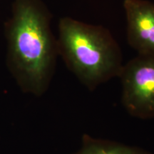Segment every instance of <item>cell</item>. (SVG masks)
Listing matches in <instances>:
<instances>
[{"label": "cell", "mask_w": 154, "mask_h": 154, "mask_svg": "<svg viewBox=\"0 0 154 154\" xmlns=\"http://www.w3.org/2000/svg\"><path fill=\"white\" fill-rule=\"evenodd\" d=\"M72 154H152L141 148L126 145L113 140L96 138L86 134L82 146Z\"/></svg>", "instance_id": "5b68a950"}, {"label": "cell", "mask_w": 154, "mask_h": 154, "mask_svg": "<svg viewBox=\"0 0 154 154\" xmlns=\"http://www.w3.org/2000/svg\"><path fill=\"white\" fill-rule=\"evenodd\" d=\"M51 18L41 0H14L5 26L7 66L22 91L36 96L47 91L59 55Z\"/></svg>", "instance_id": "6da1fadb"}, {"label": "cell", "mask_w": 154, "mask_h": 154, "mask_svg": "<svg viewBox=\"0 0 154 154\" xmlns=\"http://www.w3.org/2000/svg\"><path fill=\"white\" fill-rule=\"evenodd\" d=\"M126 36L138 54L154 57V3L148 0H124Z\"/></svg>", "instance_id": "277c9868"}, {"label": "cell", "mask_w": 154, "mask_h": 154, "mask_svg": "<svg viewBox=\"0 0 154 154\" xmlns=\"http://www.w3.org/2000/svg\"><path fill=\"white\" fill-rule=\"evenodd\" d=\"M57 42L58 54L67 68L91 91L119 77L124 65L122 52L106 27L61 17Z\"/></svg>", "instance_id": "7a4b0ae2"}, {"label": "cell", "mask_w": 154, "mask_h": 154, "mask_svg": "<svg viewBox=\"0 0 154 154\" xmlns=\"http://www.w3.org/2000/svg\"><path fill=\"white\" fill-rule=\"evenodd\" d=\"M119 77L126 110L136 118H154V57L138 54L124 63Z\"/></svg>", "instance_id": "3957f363"}]
</instances>
